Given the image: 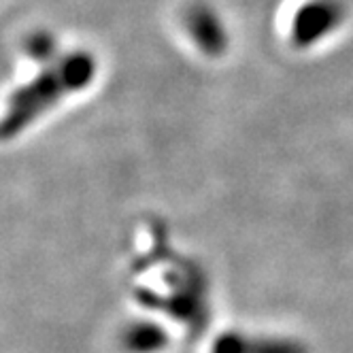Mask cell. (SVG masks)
Here are the masks:
<instances>
[{"label": "cell", "mask_w": 353, "mask_h": 353, "mask_svg": "<svg viewBox=\"0 0 353 353\" xmlns=\"http://www.w3.org/2000/svg\"><path fill=\"white\" fill-rule=\"evenodd\" d=\"M96 77V58L88 52H72L52 60L37 77L13 92L3 121V137L9 141L28 128L34 119L54 109L62 98L85 90Z\"/></svg>", "instance_id": "obj_1"}, {"label": "cell", "mask_w": 353, "mask_h": 353, "mask_svg": "<svg viewBox=\"0 0 353 353\" xmlns=\"http://www.w3.org/2000/svg\"><path fill=\"white\" fill-rule=\"evenodd\" d=\"M211 353H309L298 341L279 336H247L225 332L217 336Z\"/></svg>", "instance_id": "obj_4"}, {"label": "cell", "mask_w": 353, "mask_h": 353, "mask_svg": "<svg viewBox=\"0 0 353 353\" xmlns=\"http://www.w3.org/2000/svg\"><path fill=\"white\" fill-rule=\"evenodd\" d=\"M185 30L205 56H221L228 47V30L209 5H192L183 17Z\"/></svg>", "instance_id": "obj_3"}, {"label": "cell", "mask_w": 353, "mask_h": 353, "mask_svg": "<svg viewBox=\"0 0 353 353\" xmlns=\"http://www.w3.org/2000/svg\"><path fill=\"white\" fill-rule=\"evenodd\" d=\"M345 21V5L341 0H309L292 21V43L298 49L313 47Z\"/></svg>", "instance_id": "obj_2"}, {"label": "cell", "mask_w": 353, "mask_h": 353, "mask_svg": "<svg viewBox=\"0 0 353 353\" xmlns=\"http://www.w3.org/2000/svg\"><path fill=\"white\" fill-rule=\"evenodd\" d=\"M26 52L30 58L41 62L56 60V39L47 32H37L26 41Z\"/></svg>", "instance_id": "obj_6"}, {"label": "cell", "mask_w": 353, "mask_h": 353, "mask_svg": "<svg viewBox=\"0 0 353 353\" xmlns=\"http://www.w3.org/2000/svg\"><path fill=\"white\" fill-rule=\"evenodd\" d=\"M168 345V334L158 323L137 321L121 332V347L128 353H158Z\"/></svg>", "instance_id": "obj_5"}]
</instances>
